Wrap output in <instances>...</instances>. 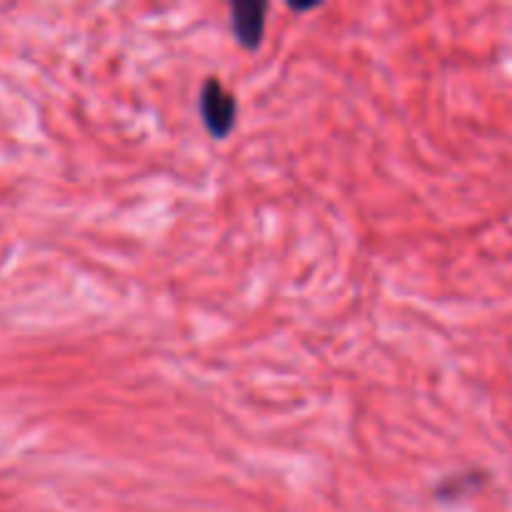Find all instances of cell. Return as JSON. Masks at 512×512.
I'll use <instances>...</instances> for the list:
<instances>
[{"instance_id":"obj_2","label":"cell","mask_w":512,"mask_h":512,"mask_svg":"<svg viewBox=\"0 0 512 512\" xmlns=\"http://www.w3.org/2000/svg\"><path fill=\"white\" fill-rule=\"evenodd\" d=\"M265 10H268V5L255 3V0H240V3L230 5L233 33L245 50H255L263 40Z\"/></svg>"},{"instance_id":"obj_1","label":"cell","mask_w":512,"mask_h":512,"mask_svg":"<svg viewBox=\"0 0 512 512\" xmlns=\"http://www.w3.org/2000/svg\"><path fill=\"white\" fill-rule=\"evenodd\" d=\"M200 113H203L205 128L215 138H228L238 118V100L220 83L218 78H208L200 90Z\"/></svg>"}]
</instances>
